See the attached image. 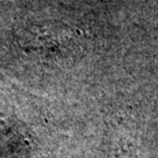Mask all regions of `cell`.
<instances>
[{
	"label": "cell",
	"instance_id": "cell-2",
	"mask_svg": "<svg viewBox=\"0 0 158 158\" xmlns=\"http://www.w3.org/2000/svg\"><path fill=\"white\" fill-rule=\"evenodd\" d=\"M111 158H138L137 156V137L131 136L119 142L118 148L115 150Z\"/></svg>",
	"mask_w": 158,
	"mask_h": 158
},
{
	"label": "cell",
	"instance_id": "cell-1",
	"mask_svg": "<svg viewBox=\"0 0 158 158\" xmlns=\"http://www.w3.org/2000/svg\"><path fill=\"white\" fill-rule=\"evenodd\" d=\"M19 38L23 48L55 61H68L75 57L81 47L79 32L60 21L28 25L19 33Z\"/></svg>",
	"mask_w": 158,
	"mask_h": 158
}]
</instances>
